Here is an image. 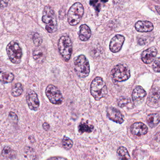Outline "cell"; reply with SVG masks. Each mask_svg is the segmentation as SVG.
<instances>
[{"instance_id":"16","label":"cell","mask_w":160,"mask_h":160,"mask_svg":"<svg viewBox=\"0 0 160 160\" xmlns=\"http://www.w3.org/2000/svg\"><path fill=\"white\" fill-rule=\"evenodd\" d=\"M79 34L81 40L83 41H87L91 37V30L86 24H82L80 26Z\"/></svg>"},{"instance_id":"25","label":"cell","mask_w":160,"mask_h":160,"mask_svg":"<svg viewBox=\"0 0 160 160\" xmlns=\"http://www.w3.org/2000/svg\"><path fill=\"white\" fill-rule=\"evenodd\" d=\"M2 155L3 157L7 158H11L15 157V152L9 147L6 146L2 151Z\"/></svg>"},{"instance_id":"29","label":"cell","mask_w":160,"mask_h":160,"mask_svg":"<svg viewBox=\"0 0 160 160\" xmlns=\"http://www.w3.org/2000/svg\"><path fill=\"white\" fill-rule=\"evenodd\" d=\"M153 69L155 72L159 73L160 72V58L158 57L157 60L155 61L153 65Z\"/></svg>"},{"instance_id":"27","label":"cell","mask_w":160,"mask_h":160,"mask_svg":"<svg viewBox=\"0 0 160 160\" xmlns=\"http://www.w3.org/2000/svg\"><path fill=\"white\" fill-rule=\"evenodd\" d=\"M131 101L129 98H120L118 100V105L121 108L126 107L129 104H131Z\"/></svg>"},{"instance_id":"22","label":"cell","mask_w":160,"mask_h":160,"mask_svg":"<svg viewBox=\"0 0 160 160\" xmlns=\"http://www.w3.org/2000/svg\"><path fill=\"white\" fill-rule=\"evenodd\" d=\"M14 75L9 72H0V81L3 83H9L14 79Z\"/></svg>"},{"instance_id":"15","label":"cell","mask_w":160,"mask_h":160,"mask_svg":"<svg viewBox=\"0 0 160 160\" xmlns=\"http://www.w3.org/2000/svg\"><path fill=\"white\" fill-rule=\"evenodd\" d=\"M146 95V91L144 89L142 86H138L135 88L132 92V99L134 102H139L143 100Z\"/></svg>"},{"instance_id":"11","label":"cell","mask_w":160,"mask_h":160,"mask_svg":"<svg viewBox=\"0 0 160 160\" xmlns=\"http://www.w3.org/2000/svg\"><path fill=\"white\" fill-rule=\"evenodd\" d=\"M157 54V51L155 47H152L146 50L142 54L143 62L147 64L151 63L155 60Z\"/></svg>"},{"instance_id":"26","label":"cell","mask_w":160,"mask_h":160,"mask_svg":"<svg viewBox=\"0 0 160 160\" xmlns=\"http://www.w3.org/2000/svg\"><path fill=\"white\" fill-rule=\"evenodd\" d=\"M62 144L63 147L67 150L70 149L72 147L73 142L72 140H70L68 137L65 136L62 140Z\"/></svg>"},{"instance_id":"3","label":"cell","mask_w":160,"mask_h":160,"mask_svg":"<svg viewBox=\"0 0 160 160\" xmlns=\"http://www.w3.org/2000/svg\"><path fill=\"white\" fill-rule=\"evenodd\" d=\"M74 69L79 78H85L90 73L89 62L84 55H80L74 60Z\"/></svg>"},{"instance_id":"5","label":"cell","mask_w":160,"mask_h":160,"mask_svg":"<svg viewBox=\"0 0 160 160\" xmlns=\"http://www.w3.org/2000/svg\"><path fill=\"white\" fill-rule=\"evenodd\" d=\"M58 46L61 56L65 62H68L72 52V44L70 38L67 36H62L59 39Z\"/></svg>"},{"instance_id":"24","label":"cell","mask_w":160,"mask_h":160,"mask_svg":"<svg viewBox=\"0 0 160 160\" xmlns=\"http://www.w3.org/2000/svg\"><path fill=\"white\" fill-rule=\"evenodd\" d=\"M94 129V126L85 123H81L79 127V131L81 133H83L84 132L90 133L93 131Z\"/></svg>"},{"instance_id":"18","label":"cell","mask_w":160,"mask_h":160,"mask_svg":"<svg viewBox=\"0 0 160 160\" xmlns=\"http://www.w3.org/2000/svg\"><path fill=\"white\" fill-rule=\"evenodd\" d=\"M33 57L37 62H43L46 58V51L39 48L35 49L33 52Z\"/></svg>"},{"instance_id":"8","label":"cell","mask_w":160,"mask_h":160,"mask_svg":"<svg viewBox=\"0 0 160 160\" xmlns=\"http://www.w3.org/2000/svg\"><path fill=\"white\" fill-rule=\"evenodd\" d=\"M45 93L47 98L53 104H61L64 100L61 91L57 87L53 85H49L46 88Z\"/></svg>"},{"instance_id":"28","label":"cell","mask_w":160,"mask_h":160,"mask_svg":"<svg viewBox=\"0 0 160 160\" xmlns=\"http://www.w3.org/2000/svg\"><path fill=\"white\" fill-rule=\"evenodd\" d=\"M33 40L34 44L37 47H39L42 42V39L41 36L38 33H35L33 35Z\"/></svg>"},{"instance_id":"2","label":"cell","mask_w":160,"mask_h":160,"mask_svg":"<svg viewBox=\"0 0 160 160\" xmlns=\"http://www.w3.org/2000/svg\"><path fill=\"white\" fill-rule=\"evenodd\" d=\"M91 95L96 100H100L107 94L106 84L100 77H96L93 80L90 87Z\"/></svg>"},{"instance_id":"20","label":"cell","mask_w":160,"mask_h":160,"mask_svg":"<svg viewBox=\"0 0 160 160\" xmlns=\"http://www.w3.org/2000/svg\"><path fill=\"white\" fill-rule=\"evenodd\" d=\"M117 155L119 160H131L127 149L124 147H120L118 148Z\"/></svg>"},{"instance_id":"12","label":"cell","mask_w":160,"mask_h":160,"mask_svg":"<svg viewBox=\"0 0 160 160\" xmlns=\"http://www.w3.org/2000/svg\"><path fill=\"white\" fill-rule=\"evenodd\" d=\"M26 102L29 108L33 111H37L39 108V101L36 93L34 91L28 93L26 98Z\"/></svg>"},{"instance_id":"1","label":"cell","mask_w":160,"mask_h":160,"mask_svg":"<svg viewBox=\"0 0 160 160\" xmlns=\"http://www.w3.org/2000/svg\"><path fill=\"white\" fill-rule=\"evenodd\" d=\"M42 21L46 23V30L49 33H53L57 30V23L55 13L53 8L49 6L44 8Z\"/></svg>"},{"instance_id":"6","label":"cell","mask_w":160,"mask_h":160,"mask_svg":"<svg viewBox=\"0 0 160 160\" xmlns=\"http://www.w3.org/2000/svg\"><path fill=\"white\" fill-rule=\"evenodd\" d=\"M6 51L9 60L15 64H18L21 61L22 51L19 44L15 41H11L6 47Z\"/></svg>"},{"instance_id":"32","label":"cell","mask_w":160,"mask_h":160,"mask_svg":"<svg viewBox=\"0 0 160 160\" xmlns=\"http://www.w3.org/2000/svg\"><path fill=\"white\" fill-rule=\"evenodd\" d=\"M47 160H68L65 158H62V157H53V158H50Z\"/></svg>"},{"instance_id":"19","label":"cell","mask_w":160,"mask_h":160,"mask_svg":"<svg viewBox=\"0 0 160 160\" xmlns=\"http://www.w3.org/2000/svg\"><path fill=\"white\" fill-rule=\"evenodd\" d=\"M147 121L150 128H155L159 123V114L158 113L150 114L147 117Z\"/></svg>"},{"instance_id":"34","label":"cell","mask_w":160,"mask_h":160,"mask_svg":"<svg viewBox=\"0 0 160 160\" xmlns=\"http://www.w3.org/2000/svg\"><path fill=\"white\" fill-rule=\"evenodd\" d=\"M156 9H157V11L158 13V14H159L160 12V7L159 6H156Z\"/></svg>"},{"instance_id":"14","label":"cell","mask_w":160,"mask_h":160,"mask_svg":"<svg viewBox=\"0 0 160 160\" xmlns=\"http://www.w3.org/2000/svg\"><path fill=\"white\" fill-rule=\"evenodd\" d=\"M135 29L141 32H150L154 29L153 23L147 21H139L135 24Z\"/></svg>"},{"instance_id":"9","label":"cell","mask_w":160,"mask_h":160,"mask_svg":"<svg viewBox=\"0 0 160 160\" xmlns=\"http://www.w3.org/2000/svg\"><path fill=\"white\" fill-rule=\"evenodd\" d=\"M125 38L121 35H116L112 38L110 42V49L112 52H117L122 48Z\"/></svg>"},{"instance_id":"31","label":"cell","mask_w":160,"mask_h":160,"mask_svg":"<svg viewBox=\"0 0 160 160\" xmlns=\"http://www.w3.org/2000/svg\"><path fill=\"white\" fill-rule=\"evenodd\" d=\"M9 0H0V8H4L7 6Z\"/></svg>"},{"instance_id":"10","label":"cell","mask_w":160,"mask_h":160,"mask_svg":"<svg viewBox=\"0 0 160 160\" xmlns=\"http://www.w3.org/2000/svg\"><path fill=\"white\" fill-rule=\"evenodd\" d=\"M107 116L112 121L118 124H122L124 121V116L121 112L114 107L108 108Z\"/></svg>"},{"instance_id":"4","label":"cell","mask_w":160,"mask_h":160,"mask_svg":"<svg viewBox=\"0 0 160 160\" xmlns=\"http://www.w3.org/2000/svg\"><path fill=\"white\" fill-rule=\"evenodd\" d=\"M84 12L83 6L80 2L75 3L70 8L68 13V21L72 26L77 25L80 21Z\"/></svg>"},{"instance_id":"21","label":"cell","mask_w":160,"mask_h":160,"mask_svg":"<svg viewBox=\"0 0 160 160\" xmlns=\"http://www.w3.org/2000/svg\"><path fill=\"white\" fill-rule=\"evenodd\" d=\"M109 1V0H90L89 4L93 7L98 15V13L100 12L101 8L102 7L101 3L104 4L108 2Z\"/></svg>"},{"instance_id":"7","label":"cell","mask_w":160,"mask_h":160,"mask_svg":"<svg viewBox=\"0 0 160 160\" xmlns=\"http://www.w3.org/2000/svg\"><path fill=\"white\" fill-rule=\"evenodd\" d=\"M112 77L116 82L126 81L130 78V70L128 67L124 64L116 66L111 71Z\"/></svg>"},{"instance_id":"17","label":"cell","mask_w":160,"mask_h":160,"mask_svg":"<svg viewBox=\"0 0 160 160\" xmlns=\"http://www.w3.org/2000/svg\"><path fill=\"white\" fill-rule=\"evenodd\" d=\"M159 89L155 88L152 89L148 98V102L151 105H159Z\"/></svg>"},{"instance_id":"13","label":"cell","mask_w":160,"mask_h":160,"mask_svg":"<svg viewBox=\"0 0 160 160\" xmlns=\"http://www.w3.org/2000/svg\"><path fill=\"white\" fill-rule=\"evenodd\" d=\"M132 133L136 136H140L145 135L148 131V128L146 125L142 122H136L131 127Z\"/></svg>"},{"instance_id":"33","label":"cell","mask_w":160,"mask_h":160,"mask_svg":"<svg viewBox=\"0 0 160 160\" xmlns=\"http://www.w3.org/2000/svg\"><path fill=\"white\" fill-rule=\"evenodd\" d=\"M49 125L47 122H45L44 124H43V128L46 131H48L49 129Z\"/></svg>"},{"instance_id":"30","label":"cell","mask_w":160,"mask_h":160,"mask_svg":"<svg viewBox=\"0 0 160 160\" xmlns=\"http://www.w3.org/2000/svg\"><path fill=\"white\" fill-rule=\"evenodd\" d=\"M9 118L13 122H17L18 120V117L17 114L13 112H10L9 114Z\"/></svg>"},{"instance_id":"23","label":"cell","mask_w":160,"mask_h":160,"mask_svg":"<svg viewBox=\"0 0 160 160\" xmlns=\"http://www.w3.org/2000/svg\"><path fill=\"white\" fill-rule=\"evenodd\" d=\"M23 92L22 85L20 83H17L13 87L11 91V94L14 97H18L21 95Z\"/></svg>"}]
</instances>
